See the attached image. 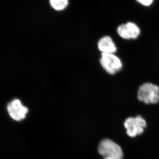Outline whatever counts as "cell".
<instances>
[{
    "label": "cell",
    "mask_w": 159,
    "mask_h": 159,
    "mask_svg": "<svg viewBox=\"0 0 159 159\" xmlns=\"http://www.w3.org/2000/svg\"><path fill=\"white\" fill-rule=\"evenodd\" d=\"M98 47L99 51L102 53L113 54L117 50L112 39L108 36H104L100 39L98 42Z\"/></svg>",
    "instance_id": "obj_7"
},
{
    "label": "cell",
    "mask_w": 159,
    "mask_h": 159,
    "mask_svg": "<svg viewBox=\"0 0 159 159\" xmlns=\"http://www.w3.org/2000/svg\"><path fill=\"white\" fill-rule=\"evenodd\" d=\"M138 98L146 104H156L159 102V87L150 83H146L139 88Z\"/></svg>",
    "instance_id": "obj_2"
},
{
    "label": "cell",
    "mask_w": 159,
    "mask_h": 159,
    "mask_svg": "<svg viewBox=\"0 0 159 159\" xmlns=\"http://www.w3.org/2000/svg\"><path fill=\"white\" fill-rule=\"evenodd\" d=\"M146 125V122L145 119L139 116L135 118H128L124 122V126L127 129L126 133L130 137H135L138 135L141 134L144 132V129Z\"/></svg>",
    "instance_id": "obj_3"
},
{
    "label": "cell",
    "mask_w": 159,
    "mask_h": 159,
    "mask_svg": "<svg viewBox=\"0 0 159 159\" xmlns=\"http://www.w3.org/2000/svg\"><path fill=\"white\" fill-rule=\"evenodd\" d=\"M117 31L119 35L125 39H136L140 33V29L134 23L129 22L118 27Z\"/></svg>",
    "instance_id": "obj_6"
},
{
    "label": "cell",
    "mask_w": 159,
    "mask_h": 159,
    "mask_svg": "<svg viewBox=\"0 0 159 159\" xmlns=\"http://www.w3.org/2000/svg\"><path fill=\"white\" fill-rule=\"evenodd\" d=\"M50 4L53 9L60 11L65 9L68 5V1L67 0H51Z\"/></svg>",
    "instance_id": "obj_8"
},
{
    "label": "cell",
    "mask_w": 159,
    "mask_h": 159,
    "mask_svg": "<svg viewBox=\"0 0 159 159\" xmlns=\"http://www.w3.org/2000/svg\"><path fill=\"white\" fill-rule=\"evenodd\" d=\"M7 110L10 116L16 121L25 119L28 112V109L22 104L19 99H15L9 102Z\"/></svg>",
    "instance_id": "obj_5"
},
{
    "label": "cell",
    "mask_w": 159,
    "mask_h": 159,
    "mask_svg": "<svg viewBox=\"0 0 159 159\" xmlns=\"http://www.w3.org/2000/svg\"><path fill=\"white\" fill-rule=\"evenodd\" d=\"M138 2L144 6H149L151 5L153 1L152 0H139Z\"/></svg>",
    "instance_id": "obj_9"
},
{
    "label": "cell",
    "mask_w": 159,
    "mask_h": 159,
    "mask_svg": "<svg viewBox=\"0 0 159 159\" xmlns=\"http://www.w3.org/2000/svg\"><path fill=\"white\" fill-rule=\"evenodd\" d=\"M100 62L102 67L109 74H115L122 68L121 60L113 54L102 53Z\"/></svg>",
    "instance_id": "obj_4"
},
{
    "label": "cell",
    "mask_w": 159,
    "mask_h": 159,
    "mask_svg": "<svg viewBox=\"0 0 159 159\" xmlns=\"http://www.w3.org/2000/svg\"><path fill=\"white\" fill-rule=\"evenodd\" d=\"M99 153L103 159H122L123 152L118 144L109 139L102 140L98 147Z\"/></svg>",
    "instance_id": "obj_1"
}]
</instances>
